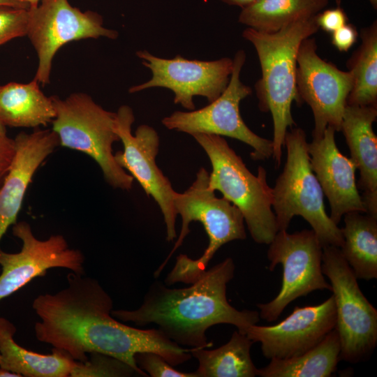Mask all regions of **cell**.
Instances as JSON below:
<instances>
[{
  "label": "cell",
  "instance_id": "obj_3",
  "mask_svg": "<svg viewBox=\"0 0 377 377\" xmlns=\"http://www.w3.org/2000/svg\"><path fill=\"white\" fill-rule=\"evenodd\" d=\"M316 15L290 23L274 33L249 27L242 33L243 38L253 45L260 61L262 75L255 89L259 109L272 114V157L277 167L281 163L288 128L295 125L292 103H303L296 86L297 57L302 40L318 31Z\"/></svg>",
  "mask_w": 377,
  "mask_h": 377
},
{
  "label": "cell",
  "instance_id": "obj_10",
  "mask_svg": "<svg viewBox=\"0 0 377 377\" xmlns=\"http://www.w3.org/2000/svg\"><path fill=\"white\" fill-rule=\"evenodd\" d=\"M323 246L311 230L288 233L279 230L269 244L267 253L268 269L283 267L281 289L270 302L257 304L260 318L276 320L286 306L298 297L317 290H330L322 270Z\"/></svg>",
  "mask_w": 377,
  "mask_h": 377
},
{
  "label": "cell",
  "instance_id": "obj_36",
  "mask_svg": "<svg viewBox=\"0 0 377 377\" xmlns=\"http://www.w3.org/2000/svg\"><path fill=\"white\" fill-rule=\"evenodd\" d=\"M40 1V0H27L30 5V8H36L38 5Z\"/></svg>",
  "mask_w": 377,
  "mask_h": 377
},
{
  "label": "cell",
  "instance_id": "obj_21",
  "mask_svg": "<svg viewBox=\"0 0 377 377\" xmlns=\"http://www.w3.org/2000/svg\"><path fill=\"white\" fill-rule=\"evenodd\" d=\"M55 116L52 97L43 94L35 79L26 84L12 82L0 86V122L3 126H45Z\"/></svg>",
  "mask_w": 377,
  "mask_h": 377
},
{
  "label": "cell",
  "instance_id": "obj_15",
  "mask_svg": "<svg viewBox=\"0 0 377 377\" xmlns=\"http://www.w3.org/2000/svg\"><path fill=\"white\" fill-rule=\"evenodd\" d=\"M12 232L22 246L20 252L14 253L0 249V301L52 268H66L84 274L82 252L69 248L63 235H52L45 240L38 239L27 221L16 222Z\"/></svg>",
  "mask_w": 377,
  "mask_h": 377
},
{
  "label": "cell",
  "instance_id": "obj_18",
  "mask_svg": "<svg viewBox=\"0 0 377 377\" xmlns=\"http://www.w3.org/2000/svg\"><path fill=\"white\" fill-rule=\"evenodd\" d=\"M15 156L0 188V241L8 228L17 222L26 191L40 165L59 146L52 129L20 132L14 138Z\"/></svg>",
  "mask_w": 377,
  "mask_h": 377
},
{
  "label": "cell",
  "instance_id": "obj_34",
  "mask_svg": "<svg viewBox=\"0 0 377 377\" xmlns=\"http://www.w3.org/2000/svg\"><path fill=\"white\" fill-rule=\"evenodd\" d=\"M228 5L239 6L242 8L247 7L256 0H220Z\"/></svg>",
  "mask_w": 377,
  "mask_h": 377
},
{
  "label": "cell",
  "instance_id": "obj_25",
  "mask_svg": "<svg viewBox=\"0 0 377 377\" xmlns=\"http://www.w3.org/2000/svg\"><path fill=\"white\" fill-rule=\"evenodd\" d=\"M328 3L329 0H256L242 9L239 22L258 31L274 33L316 15Z\"/></svg>",
  "mask_w": 377,
  "mask_h": 377
},
{
  "label": "cell",
  "instance_id": "obj_22",
  "mask_svg": "<svg viewBox=\"0 0 377 377\" xmlns=\"http://www.w3.org/2000/svg\"><path fill=\"white\" fill-rule=\"evenodd\" d=\"M343 243L339 248L357 279L377 278V217L352 212L343 215Z\"/></svg>",
  "mask_w": 377,
  "mask_h": 377
},
{
  "label": "cell",
  "instance_id": "obj_23",
  "mask_svg": "<svg viewBox=\"0 0 377 377\" xmlns=\"http://www.w3.org/2000/svg\"><path fill=\"white\" fill-rule=\"evenodd\" d=\"M341 344L335 327L316 346L288 359H271L266 367L258 369L261 377H329L337 370Z\"/></svg>",
  "mask_w": 377,
  "mask_h": 377
},
{
  "label": "cell",
  "instance_id": "obj_19",
  "mask_svg": "<svg viewBox=\"0 0 377 377\" xmlns=\"http://www.w3.org/2000/svg\"><path fill=\"white\" fill-rule=\"evenodd\" d=\"M377 107L346 105L341 131L350 150V158L360 171L357 188L367 213L377 217V137L373 124Z\"/></svg>",
  "mask_w": 377,
  "mask_h": 377
},
{
  "label": "cell",
  "instance_id": "obj_14",
  "mask_svg": "<svg viewBox=\"0 0 377 377\" xmlns=\"http://www.w3.org/2000/svg\"><path fill=\"white\" fill-rule=\"evenodd\" d=\"M314 38L301 43L297 57L296 86L302 101L311 108L313 139L320 138L327 126L341 131L344 109L353 87L350 73L339 69L317 54Z\"/></svg>",
  "mask_w": 377,
  "mask_h": 377
},
{
  "label": "cell",
  "instance_id": "obj_4",
  "mask_svg": "<svg viewBox=\"0 0 377 377\" xmlns=\"http://www.w3.org/2000/svg\"><path fill=\"white\" fill-rule=\"evenodd\" d=\"M209 173L201 168L192 184L183 193H176L174 207L182 219V227L177 239L163 263L154 272L158 277L172 255L182 246L190 233L189 225L200 222L209 239L204 253L196 259L186 254L176 258L175 265L165 279L168 286L182 282H195L207 269L216 251L225 244L246 238L244 216L240 210L225 198H218L209 186Z\"/></svg>",
  "mask_w": 377,
  "mask_h": 377
},
{
  "label": "cell",
  "instance_id": "obj_11",
  "mask_svg": "<svg viewBox=\"0 0 377 377\" xmlns=\"http://www.w3.org/2000/svg\"><path fill=\"white\" fill-rule=\"evenodd\" d=\"M29 9L27 36L38 58L34 79L39 83L50 82L52 61L57 52L65 44L81 39L105 37L116 39V30L103 26L101 15L81 11L68 0H40Z\"/></svg>",
  "mask_w": 377,
  "mask_h": 377
},
{
  "label": "cell",
  "instance_id": "obj_30",
  "mask_svg": "<svg viewBox=\"0 0 377 377\" xmlns=\"http://www.w3.org/2000/svg\"><path fill=\"white\" fill-rule=\"evenodd\" d=\"M348 17L343 10L338 6L327 9L316 15L319 28L328 33H333L347 23Z\"/></svg>",
  "mask_w": 377,
  "mask_h": 377
},
{
  "label": "cell",
  "instance_id": "obj_13",
  "mask_svg": "<svg viewBox=\"0 0 377 377\" xmlns=\"http://www.w3.org/2000/svg\"><path fill=\"white\" fill-rule=\"evenodd\" d=\"M136 55L152 76L144 83L131 87L128 92L154 87L168 89L175 94L174 103L188 111L195 109L194 96L205 97L209 103L219 98L229 83L233 67L232 59L228 57L201 61L177 55L164 59L145 50L136 52Z\"/></svg>",
  "mask_w": 377,
  "mask_h": 377
},
{
  "label": "cell",
  "instance_id": "obj_35",
  "mask_svg": "<svg viewBox=\"0 0 377 377\" xmlns=\"http://www.w3.org/2000/svg\"><path fill=\"white\" fill-rule=\"evenodd\" d=\"M0 377H22L20 375L8 371L5 369L0 368Z\"/></svg>",
  "mask_w": 377,
  "mask_h": 377
},
{
  "label": "cell",
  "instance_id": "obj_38",
  "mask_svg": "<svg viewBox=\"0 0 377 377\" xmlns=\"http://www.w3.org/2000/svg\"><path fill=\"white\" fill-rule=\"evenodd\" d=\"M372 6L376 9L377 8V0H369Z\"/></svg>",
  "mask_w": 377,
  "mask_h": 377
},
{
  "label": "cell",
  "instance_id": "obj_16",
  "mask_svg": "<svg viewBox=\"0 0 377 377\" xmlns=\"http://www.w3.org/2000/svg\"><path fill=\"white\" fill-rule=\"evenodd\" d=\"M336 325L333 296L314 306H295L281 322L270 326L249 327L245 334L260 343L267 359H288L316 346Z\"/></svg>",
  "mask_w": 377,
  "mask_h": 377
},
{
  "label": "cell",
  "instance_id": "obj_31",
  "mask_svg": "<svg viewBox=\"0 0 377 377\" xmlns=\"http://www.w3.org/2000/svg\"><path fill=\"white\" fill-rule=\"evenodd\" d=\"M16 152L15 140L0 134V188L11 168Z\"/></svg>",
  "mask_w": 377,
  "mask_h": 377
},
{
  "label": "cell",
  "instance_id": "obj_12",
  "mask_svg": "<svg viewBox=\"0 0 377 377\" xmlns=\"http://www.w3.org/2000/svg\"><path fill=\"white\" fill-rule=\"evenodd\" d=\"M135 121L133 111L126 105L116 112L114 131L121 141L124 150L114 156L117 164L129 172L142 187L147 196H151L158 205L166 228V240L177 237V214L174 207L176 191L168 178L158 167L156 158L159 151L160 139L156 131L147 124L139 126L133 135Z\"/></svg>",
  "mask_w": 377,
  "mask_h": 377
},
{
  "label": "cell",
  "instance_id": "obj_24",
  "mask_svg": "<svg viewBox=\"0 0 377 377\" xmlns=\"http://www.w3.org/2000/svg\"><path fill=\"white\" fill-rule=\"evenodd\" d=\"M253 342L238 330L220 347L195 348L191 353L198 362L197 377H254L258 369L251 357Z\"/></svg>",
  "mask_w": 377,
  "mask_h": 377
},
{
  "label": "cell",
  "instance_id": "obj_5",
  "mask_svg": "<svg viewBox=\"0 0 377 377\" xmlns=\"http://www.w3.org/2000/svg\"><path fill=\"white\" fill-rule=\"evenodd\" d=\"M191 136L209 159L210 188L220 191L240 210L255 242L269 244L279 230L272 209V188L267 184L265 169L259 166L258 175H253L223 136L207 133Z\"/></svg>",
  "mask_w": 377,
  "mask_h": 377
},
{
  "label": "cell",
  "instance_id": "obj_20",
  "mask_svg": "<svg viewBox=\"0 0 377 377\" xmlns=\"http://www.w3.org/2000/svg\"><path fill=\"white\" fill-rule=\"evenodd\" d=\"M16 327L0 317V368L24 377H67L74 360L56 348L48 355L29 350L18 345L14 335Z\"/></svg>",
  "mask_w": 377,
  "mask_h": 377
},
{
  "label": "cell",
  "instance_id": "obj_6",
  "mask_svg": "<svg viewBox=\"0 0 377 377\" xmlns=\"http://www.w3.org/2000/svg\"><path fill=\"white\" fill-rule=\"evenodd\" d=\"M287 151L283 171L272 188V209L279 230H287L295 216L304 218L323 247L340 248L343 243L341 228L327 214L324 193L311 168L306 133L300 128L287 131Z\"/></svg>",
  "mask_w": 377,
  "mask_h": 377
},
{
  "label": "cell",
  "instance_id": "obj_29",
  "mask_svg": "<svg viewBox=\"0 0 377 377\" xmlns=\"http://www.w3.org/2000/svg\"><path fill=\"white\" fill-rule=\"evenodd\" d=\"M138 367L151 377H197L195 371L183 372L175 369L160 354L145 351L135 355Z\"/></svg>",
  "mask_w": 377,
  "mask_h": 377
},
{
  "label": "cell",
  "instance_id": "obj_27",
  "mask_svg": "<svg viewBox=\"0 0 377 377\" xmlns=\"http://www.w3.org/2000/svg\"><path fill=\"white\" fill-rule=\"evenodd\" d=\"M85 362L74 360L71 377H129L140 376L130 365L112 356L91 353Z\"/></svg>",
  "mask_w": 377,
  "mask_h": 377
},
{
  "label": "cell",
  "instance_id": "obj_37",
  "mask_svg": "<svg viewBox=\"0 0 377 377\" xmlns=\"http://www.w3.org/2000/svg\"><path fill=\"white\" fill-rule=\"evenodd\" d=\"M0 134H6V126L0 122Z\"/></svg>",
  "mask_w": 377,
  "mask_h": 377
},
{
  "label": "cell",
  "instance_id": "obj_33",
  "mask_svg": "<svg viewBox=\"0 0 377 377\" xmlns=\"http://www.w3.org/2000/svg\"><path fill=\"white\" fill-rule=\"evenodd\" d=\"M0 6H8L24 9L30 8V5L27 0H0Z\"/></svg>",
  "mask_w": 377,
  "mask_h": 377
},
{
  "label": "cell",
  "instance_id": "obj_26",
  "mask_svg": "<svg viewBox=\"0 0 377 377\" xmlns=\"http://www.w3.org/2000/svg\"><path fill=\"white\" fill-rule=\"evenodd\" d=\"M362 43L347 62L353 87L347 105L377 107V22L360 31Z\"/></svg>",
  "mask_w": 377,
  "mask_h": 377
},
{
  "label": "cell",
  "instance_id": "obj_1",
  "mask_svg": "<svg viewBox=\"0 0 377 377\" xmlns=\"http://www.w3.org/2000/svg\"><path fill=\"white\" fill-rule=\"evenodd\" d=\"M67 282L64 289L39 295L33 301L40 318L34 325L39 341L76 361H87L91 353L112 356L145 377L149 376L135 362L138 353H157L173 367L191 358L195 348L177 344L158 329H138L113 317V301L96 279L71 272Z\"/></svg>",
  "mask_w": 377,
  "mask_h": 377
},
{
  "label": "cell",
  "instance_id": "obj_9",
  "mask_svg": "<svg viewBox=\"0 0 377 377\" xmlns=\"http://www.w3.org/2000/svg\"><path fill=\"white\" fill-rule=\"evenodd\" d=\"M232 71L225 91L207 106L191 111H175L161 120L169 130L192 135L195 133L214 134L238 140L253 149V161H265L272 156V141L253 132L242 118L240 102L251 94L252 89L240 79L246 61V53L238 50L234 57Z\"/></svg>",
  "mask_w": 377,
  "mask_h": 377
},
{
  "label": "cell",
  "instance_id": "obj_28",
  "mask_svg": "<svg viewBox=\"0 0 377 377\" xmlns=\"http://www.w3.org/2000/svg\"><path fill=\"white\" fill-rule=\"evenodd\" d=\"M29 9L0 6V45L27 36Z\"/></svg>",
  "mask_w": 377,
  "mask_h": 377
},
{
  "label": "cell",
  "instance_id": "obj_7",
  "mask_svg": "<svg viewBox=\"0 0 377 377\" xmlns=\"http://www.w3.org/2000/svg\"><path fill=\"white\" fill-rule=\"evenodd\" d=\"M51 97L56 111L52 129L59 145L90 156L113 188L131 190L134 179L117 164L112 152L113 143L119 141L114 131L116 112L105 110L82 92L64 99Z\"/></svg>",
  "mask_w": 377,
  "mask_h": 377
},
{
  "label": "cell",
  "instance_id": "obj_2",
  "mask_svg": "<svg viewBox=\"0 0 377 377\" xmlns=\"http://www.w3.org/2000/svg\"><path fill=\"white\" fill-rule=\"evenodd\" d=\"M232 258L207 269L188 287L170 288L156 281L149 288L142 304L134 310H112L113 317L138 326L154 323L168 339L182 347L206 348L207 330L229 324L245 334L260 320L259 312L231 306L226 297L228 283L235 276Z\"/></svg>",
  "mask_w": 377,
  "mask_h": 377
},
{
  "label": "cell",
  "instance_id": "obj_32",
  "mask_svg": "<svg viewBox=\"0 0 377 377\" xmlns=\"http://www.w3.org/2000/svg\"><path fill=\"white\" fill-rule=\"evenodd\" d=\"M357 36L356 28L346 23L332 33V43L340 52H348L356 42Z\"/></svg>",
  "mask_w": 377,
  "mask_h": 377
},
{
  "label": "cell",
  "instance_id": "obj_17",
  "mask_svg": "<svg viewBox=\"0 0 377 377\" xmlns=\"http://www.w3.org/2000/svg\"><path fill=\"white\" fill-rule=\"evenodd\" d=\"M335 132L327 126L320 138L308 142V151L311 168L330 203V217L338 225L345 214L367 213V209L355 181L357 166L339 150Z\"/></svg>",
  "mask_w": 377,
  "mask_h": 377
},
{
  "label": "cell",
  "instance_id": "obj_8",
  "mask_svg": "<svg viewBox=\"0 0 377 377\" xmlns=\"http://www.w3.org/2000/svg\"><path fill=\"white\" fill-rule=\"evenodd\" d=\"M322 270L333 293L340 359L352 364L362 362L377 344V310L362 293L339 247H323Z\"/></svg>",
  "mask_w": 377,
  "mask_h": 377
}]
</instances>
